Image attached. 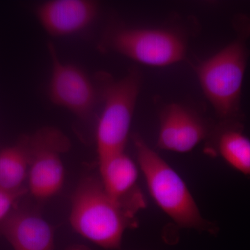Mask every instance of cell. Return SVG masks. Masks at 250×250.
<instances>
[{
    "label": "cell",
    "instance_id": "cell-1",
    "mask_svg": "<svg viewBox=\"0 0 250 250\" xmlns=\"http://www.w3.org/2000/svg\"><path fill=\"white\" fill-rule=\"evenodd\" d=\"M137 213L111 197L100 179L87 177L72 196L70 220L81 236L106 249H118L125 231L136 226Z\"/></svg>",
    "mask_w": 250,
    "mask_h": 250
},
{
    "label": "cell",
    "instance_id": "cell-2",
    "mask_svg": "<svg viewBox=\"0 0 250 250\" xmlns=\"http://www.w3.org/2000/svg\"><path fill=\"white\" fill-rule=\"evenodd\" d=\"M134 142L140 168L156 205L179 227L216 232V226L202 217L179 174L139 135H135Z\"/></svg>",
    "mask_w": 250,
    "mask_h": 250
},
{
    "label": "cell",
    "instance_id": "cell-3",
    "mask_svg": "<svg viewBox=\"0 0 250 250\" xmlns=\"http://www.w3.org/2000/svg\"><path fill=\"white\" fill-rule=\"evenodd\" d=\"M246 25L238 39L197 68L202 90L222 122L241 123L242 85L249 56L246 39L250 22Z\"/></svg>",
    "mask_w": 250,
    "mask_h": 250
},
{
    "label": "cell",
    "instance_id": "cell-4",
    "mask_svg": "<svg viewBox=\"0 0 250 250\" xmlns=\"http://www.w3.org/2000/svg\"><path fill=\"white\" fill-rule=\"evenodd\" d=\"M141 83V75L137 71L105 83L103 111L96 130L99 162L124 152Z\"/></svg>",
    "mask_w": 250,
    "mask_h": 250
},
{
    "label": "cell",
    "instance_id": "cell-5",
    "mask_svg": "<svg viewBox=\"0 0 250 250\" xmlns=\"http://www.w3.org/2000/svg\"><path fill=\"white\" fill-rule=\"evenodd\" d=\"M106 41L108 48L149 66L172 65L187 52L183 38L167 29L121 28L111 31Z\"/></svg>",
    "mask_w": 250,
    "mask_h": 250
},
{
    "label": "cell",
    "instance_id": "cell-6",
    "mask_svg": "<svg viewBox=\"0 0 250 250\" xmlns=\"http://www.w3.org/2000/svg\"><path fill=\"white\" fill-rule=\"evenodd\" d=\"M30 165L28 188L33 196L45 200L59 192L64 182L62 155L70 147L62 131L44 127L29 136Z\"/></svg>",
    "mask_w": 250,
    "mask_h": 250
},
{
    "label": "cell",
    "instance_id": "cell-7",
    "mask_svg": "<svg viewBox=\"0 0 250 250\" xmlns=\"http://www.w3.org/2000/svg\"><path fill=\"white\" fill-rule=\"evenodd\" d=\"M52 70L49 94L51 101L80 118L89 116L96 103V90L82 69L62 62L52 45L48 47Z\"/></svg>",
    "mask_w": 250,
    "mask_h": 250
},
{
    "label": "cell",
    "instance_id": "cell-8",
    "mask_svg": "<svg viewBox=\"0 0 250 250\" xmlns=\"http://www.w3.org/2000/svg\"><path fill=\"white\" fill-rule=\"evenodd\" d=\"M211 130L195 112L179 104L167 105L161 114L157 147L170 152H190L209 137Z\"/></svg>",
    "mask_w": 250,
    "mask_h": 250
},
{
    "label": "cell",
    "instance_id": "cell-9",
    "mask_svg": "<svg viewBox=\"0 0 250 250\" xmlns=\"http://www.w3.org/2000/svg\"><path fill=\"white\" fill-rule=\"evenodd\" d=\"M98 13L99 4L93 0H51L39 5L36 14L49 35L65 37L86 29Z\"/></svg>",
    "mask_w": 250,
    "mask_h": 250
},
{
    "label": "cell",
    "instance_id": "cell-10",
    "mask_svg": "<svg viewBox=\"0 0 250 250\" xmlns=\"http://www.w3.org/2000/svg\"><path fill=\"white\" fill-rule=\"evenodd\" d=\"M0 233L14 250H53L54 230L33 210L15 208L0 223Z\"/></svg>",
    "mask_w": 250,
    "mask_h": 250
},
{
    "label": "cell",
    "instance_id": "cell-11",
    "mask_svg": "<svg viewBox=\"0 0 250 250\" xmlns=\"http://www.w3.org/2000/svg\"><path fill=\"white\" fill-rule=\"evenodd\" d=\"M99 166L100 181L111 197L136 212L146 207L137 186V166L125 151L100 161Z\"/></svg>",
    "mask_w": 250,
    "mask_h": 250
},
{
    "label": "cell",
    "instance_id": "cell-12",
    "mask_svg": "<svg viewBox=\"0 0 250 250\" xmlns=\"http://www.w3.org/2000/svg\"><path fill=\"white\" fill-rule=\"evenodd\" d=\"M213 154L221 156L229 166L250 177V139L243 133L241 123L221 122L210 133Z\"/></svg>",
    "mask_w": 250,
    "mask_h": 250
},
{
    "label": "cell",
    "instance_id": "cell-13",
    "mask_svg": "<svg viewBox=\"0 0 250 250\" xmlns=\"http://www.w3.org/2000/svg\"><path fill=\"white\" fill-rule=\"evenodd\" d=\"M30 165L29 136L0 151V190L24 194Z\"/></svg>",
    "mask_w": 250,
    "mask_h": 250
},
{
    "label": "cell",
    "instance_id": "cell-14",
    "mask_svg": "<svg viewBox=\"0 0 250 250\" xmlns=\"http://www.w3.org/2000/svg\"><path fill=\"white\" fill-rule=\"evenodd\" d=\"M24 195L0 190V223L16 208L18 200Z\"/></svg>",
    "mask_w": 250,
    "mask_h": 250
},
{
    "label": "cell",
    "instance_id": "cell-15",
    "mask_svg": "<svg viewBox=\"0 0 250 250\" xmlns=\"http://www.w3.org/2000/svg\"><path fill=\"white\" fill-rule=\"evenodd\" d=\"M67 250H90L84 246H74L70 248V249Z\"/></svg>",
    "mask_w": 250,
    "mask_h": 250
}]
</instances>
